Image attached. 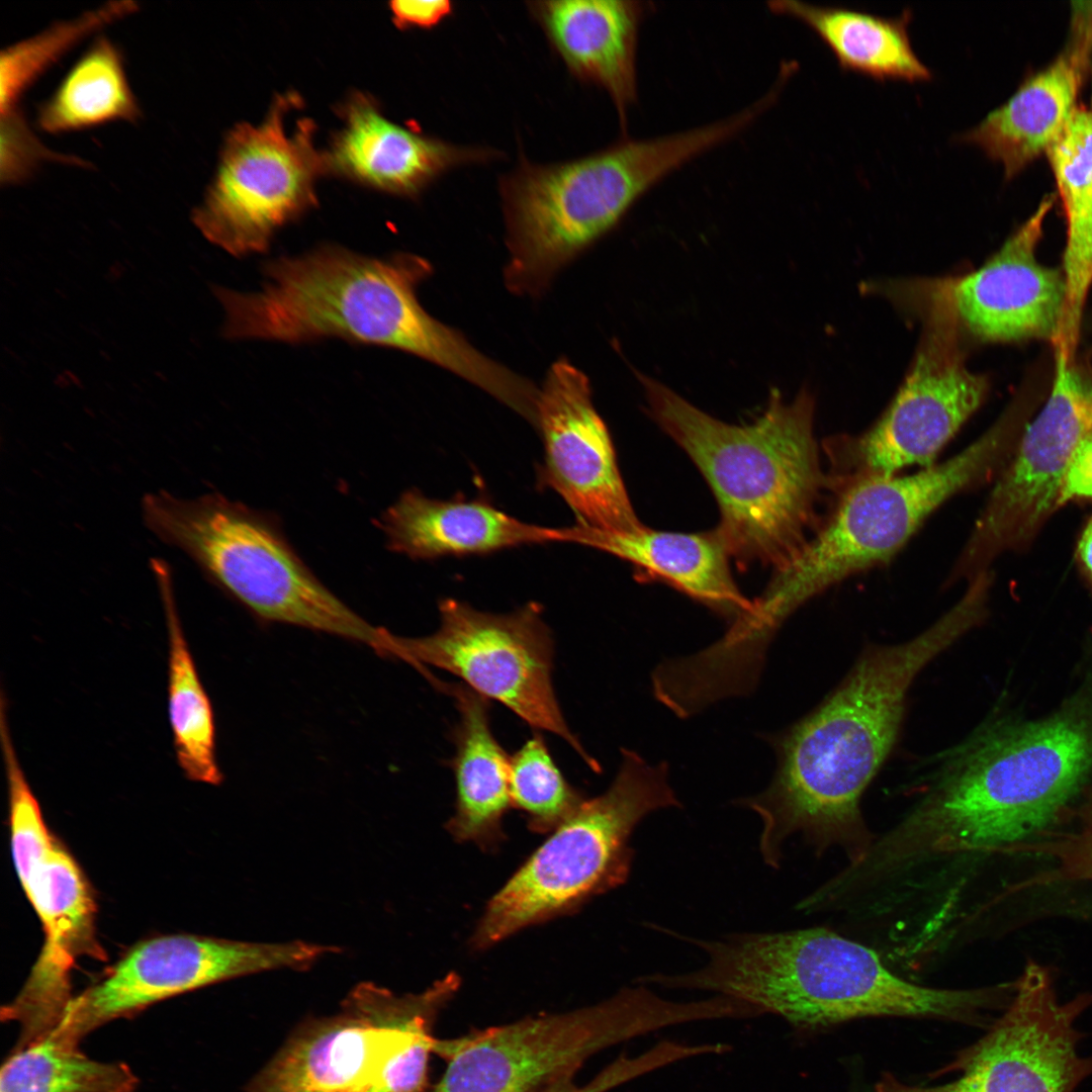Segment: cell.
<instances>
[{"label": "cell", "instance_id": "6da1fadb", "mask_svg": "<svg viewBox=\"0 0 1092 1092\" xmlns=\"http://www.w3.org/2000/svg\"><path fill=\"white\" fill-rule=\"evenodd\" d=\"M989 590L971 582L914 638L868 647L818 707L767 737L777 754L774 778L736 802L761 820L759 851L767 866L779 868L785 842L797 834L816 852L841 848L849 862L867 852L874 838L860 798L897 739L907 692L932 659L985 621Z\"/></svg>", "mask_w": 1092, "mask_h": 1092}, {"label": "cell", "instance_id": "7a4b0ae2", "mask_svg": "<svg viewBox=\"0 0 1092 1092\" xmlns=\"http://www.w3.org/2000/svg\"><path fill=\"white\" fill-rule=\"evenodd\" d=\"M1076 671L1051 712L996 709L935 757L915 807L933 852L963 866L1008 853L1092 797V631Z\"/></svg>", "mask_w": 1092, "mask_h": 1092}, {"label": "cell", "instance_id": "3957f363", "mask_svg": "<svg viewBox=\"0 0 1092 1092\" xmlns=\"http://www.w3.org/2000/svg\"><path fill=\"white\" fill-rule=\"evenodd\" d=\"M262 271L266 280L258 291L213 288L224 309L225 338L289 344L338 338L423 358L508 406L525 392L523 377L480 353L421 305L417 287L432 266L418 255L377 258L323 245L300 256L269 260Z\"/></svg>", "mask_w": 1092, "mask_h": 1092}, {"label": "cell", "instance_id": "277c9868", "mask_svg": "<svg viewBox=\"0 0 1092 1092\" xmlns=\"http://www.w3.org/2000/svg\"><path fill=\"white\" fill-rule=\"evenodd\" d=\"M648 412L689 455L720 512L716 531L731 559L788 568L822 525L832 495L814 435V399L790 401L772 390L753 422L732 425L699 410L664 384L637 373Z\"/></svg>", "mask_w": 1092, "mask_h": 1092}, {"label": "cell", "instance_id": "5b68a950", "mask_svg": "<svg viewBox=\"0 0 1092 1092\" xmlns=\"http://www.w3.org/2000/svg\"><path fill=\"white\" fill-rule=\"evenodd\" d=\"M706 953L705 965L658 973L656 986L728 996L798 1028L863 1017H930L980 1021L998 989H937L893 973L873 948L826 927L682 937Z\"/></svg>", "mask_w": 1092, "mask_h": 1092}, {"label": "cell", "instance_id": "8992f818", "mask_svg": "<svg viewBox=\"0 0 1092 1092\" xmlns=\"http://www.w3.org/2000/svg\"><path fill=\"white\" fill-rule=\"evenodd\" d=\"M747 128L742 114L647 140L624 139L551 165L521 161L500 180L509 260L505 281L521 295L544 291L578 254L613 229L663 178Z\"/></svg>", "mask_w": 1092, "mask_h": 1092}, {"label": "cell", "instance_id": "52a82bcc", "mask_svg": "<svg viewBox=\"0 0 1092 1092\" xmlns=\"http://www.w3.org/2000/svg\"><path fill=\"white\" fill-rule=\"evenodd\" d=\"M1024 426V417L1008 407L975 442L941 463L909 475L864 479L841 490L801 555L753 600L745 618L750 633L772 641L806 602L888 563L944 502L996 479Z\"/></svg>", "mask_w": 1092, "mask_h": 1092}, {"label": "cell", "instance_id": "ba28073f", "mask_svg": "<svg viewBox=\"0 0 1092 1092\" xmlns=\"http://www.w3.org/2000/svg\"><path fill=\"white\" fill-rule=\"evenodd\" d=\"M146 525L183 550L258 618L330 633L386 654L388 631L336 597L305 565L274 517L218 493L182 499L148 494Z\"/></svg>", "mask_w": 1092, "mask_h": 1092}, {"label": "cell", "instance_id": "9c48e42d", "mask_svg": "<svg viewBox=\"0 0 1092 1092\" xmlns=\"http://www.w3.org/2000/svg\"><path fill=\"white\" fill-rule=\"evenodd\" d=\"M610 787L575 812L518 869L488 902L472 936L486 948L515 932L565 914L623 884L631 871V835L650 813L679 807L668 764L621 749Z\"/></svg>", "mask_w": 1092, "mask_h": 1092}, {"label": "cell", "instance_id": "30bf717a", "mask_svg": "<svg viewBox=\"0 0 1092 1092\" xmlns=\"http://www.w3.org/2000/svg\"><path fill=\"white\" fill-rule=\"evenodd\" d=\"M635 984L575 1010L436 1037L446 1068L426 1092H542L608 1048L684 1023L679 1001Z\"/></svg>", "mask_w": 1092, "mask_h": 1092}, {"label": "cell", "instance_id": "8fae6325", "mask_svg": "<svg viewBox=\"0 0 1092 1092\" xmlns=\"http://www.w3.org/2000/svg\"><path fill=\"white\" fill-rule=\"evenodd\" d=\"M913 299L923 307L924 327L910 369L877 422L858 435L827 438L821 447L831 493L858 481L926 468L984 402L988 381L964 360L962 334L938 292Z\"/></svg>", "mask_w": 1092, "mask_h": 1092}, {"label": "cell", "instance_id": "7c38bea8", "mask_svg": "<svg viewBox=\"0 0 1092 1092\" xmlns=\"http://www.w3.org/2000/svg\"><path fill=\"white\" fill-rule=\"evenodd\" d=\"M458 989L452 975L411 994L360 983L336 1014L300 1022L243 1092H365L395 1062L433 1046Z\"/></svg>", "mask_w": 1092, "mask_h": 1092}, {"label": "cell", "instance_id": "4fadbf2b", "mask_svg": "<svg viewBox=\"0 0 1092 1092\" xmlns=\"http://www.w3.org/2000/svg\"><path fill=\"white\" fill-rule=\"evenodd\" d=\"M301 105L294 92L277 95L259 124L237 123L222 143L215 173L192 219L212 244L236 257L262 254L283 226L318 204L315 184L330 174L314 145L310 118L286 125Z\"/></svg>", "mask_w": 1092, "mask_h": 1092}, {"label": "cell", "instance_id": "5bb4252c", "mask_svg": "<svg viewBox=\"0 0 1092 1092\" xmlns=\"http://www.w3.org/2000/svg\"><path fill=\"white\" fill-rule=\"evenodd\" d=\"M439 612L440 626L431 635L408 638L390 633L388 656L418 670L429 664L457 675L533 728L561 737L598 768L570 731L554 693L553 639L540 606L530 603L512 613L492 614L445 599Z\"/></svg>", "mask_w": 1092, "mask_h": 1092}, {"label": "cell", "instance_id": "9a60e30c", "mask_svg": "<svg viewBox=\"0 0 1092 1092\" xmlns=\"http://www.w3.org/2000/svg\"><path fill=\"white\" fill-rule=\"evenodd\" d=\"M1092 433V375L1057 351L1051 392L1023 429L961 551L947 582L993 572L1008 552L1026 550L1060 509L1061 485L1079 443Z\"/></svg>", "mask_w": 1092, "mask_h": 1092}, {"label": "cell", "instance_id": "2e32d148", "mask_svg": "<svg viewBox=\"0 0 1092 1092\" xmlns=\"http://www.w3.org/2000/svg\"><path fill=\"white\" fill-rule=\"evenodd\" d=\"M338 947L301 940L250 942L167 934L132 945L69 1003L57 1037L79 1045L95 1028L165 999L239 977L279 969L307 970Z\"/></svg>", "mask_w": 1092, "mask_h": 1092}, {"label": "cell", "instance_id": "e0dca14e", "mask_svg": "<svg viewBox=\"0 0 1092 1092\" xmlns=\"http://www.w3.org/2000/svg\"><path fill=\"white\" fill-rule=\"evenodd\" d=\"M1092 994L1061 1002L1051 970L1029 961L1013 982L1003 1014L952 1069L962 1074L934 1087L910 1086L885 1076L876 1092H1074L1092 1075V1057H1082L1079 1016Z\"/></svg>", "mask_w": 1092, "mask_h": 1092}, {"label": "cell", "instance_id": "ac0fdd59", "mask_svg": "<svg viewBox=\"0 0 1092 1092\" xmlns=\"http://www.w3.org/2000/svg\"><path fill=\"white\" fill-rule=\"evenodd\" d=\"M22 889L34 909L44 941L17 996L1 1018L20 1026V1044L52 1032L71 1002V972L82 957L104 960L97 939V905L76 859L54 835L42 849L15 863Z\"/></svg>", "mask_w": 1092, "mask_h": 1092}, {"label": "cell", "instance_id": "d6986e66", "mask_svg": "<svg viewBox=\"0 0 1092 1092\" xmlns=\"http://www.w3.org/2000/svg\"><path fill=\"white\" fill-rule=\"evenodd\" d=\"M544 445L540 478L570 507L578 525L635 531L638 519L619 470L608 427L596 411L587 377L568 360L553 363L536 405Z\"/></svg>", "mask_w": 1092, "mask_h": 1092}, {"label": "cell", "instance_id": "ffe728a7", "mask_svg": "<svg viewBox=\"0 0 1092 1092\" xmlns=\"http://www.w3.org/2000/svg\"><path fill=\"white\" fill-rule=\"evenodd\" d=\"M1056 201L1046 195L1035 211L979 269L935 279L960 332L987 343L1050 340L1064 343L1068 289L1062 269L1040 264L1036 249Z\"/></svg>", "mask_w": 1092, "mask_h": 1092}, {"label": "cell", "instance_id": "44dd1931", "mask_svg": "<svg viewBox=\"0 0 1092 1092\" xmlns=\"http://www.w3.org/2000/svg\"><path fill=\"white\" fill-rule=\"evenodd\" d=\"M338 113L343 126L326 150L330 174L396 196L418 197L454 168L499 156L490 149L460 147L394 123L363 92H353Z\"/></svg>", "mask_w": 1092, "mask_h": 1092}, {"label": "cell", "instance_id": "7402d4cb", "mask_svg": "<svg viewBox=\"0 0 1092 1092\" xmlns=\"http://www.w3.org/2000/svg\"><path fill=\"white\" fill-rule=\"evenodd\" d=\"M1092 62V2L1073 7L1069 41L1003 104L957 136L999 162L1012 178L1057 139L1075 108Z\"/></svg>", "mask_w": 1092, "mask_h": 1092}, {"label": "cell", "instance_id": "603a6c76", "mask_svg": "<svg viewBox=\"0 0 1092 1092\" xmlns=\"http://www.w3.org/2000/svg\"><path fill=\"white\" fill-rule=\"evenodd\" d=\"M552 49L577 79L604 89L625 130L636 103L640 26L652 7L630 0H552L527 3Z\"/></svg>", "mask_w": 1092, "mask_h": 1092}, {"label": "cell", "instance_id": "cb8c5ba5", "mask_svg": "<svg viewBox=\"0 0 1092 1092\" xmlns=\"http://www.w3.org/2000/svg\"><path fill=\"white\" fill-rule=\"evenodd\" d=\"M389 550L413 559L488 554L549 542H572V529L525 523L490 503L437 499L404 491L375 522Z\"/></svg>", "mask_w": 1092, "mask_h": 1092}, {"label": "cell", "instance_id": "d4e9b609", "mask_svg": "<svg viewBox=\"0 0 1092 1092\" xmlns=\"http://www.w3.org/2000/svg\"><path fill=\"white\" fill-rule=\"evenodd\" d=\"M574 543L630 562L638 570V580L665 582L731 622L751 610L752 601L735 583L731 557L716 529L676 533L642 526L609 532L576 525Z\"/></svg>", "mask_w": 1092, "mask_h": 1092}, {"label": "cell", "instance_id": "484cf974", "mask_svg": "<svg viewBox=\"0 0 1092 1092\" xmlns=\"http://www.w3.org/2000/svg\"><path fill=\"white\" fill-rule=\"evenodd\" d=\"M451 696L459 715L450 760L456 783L455 813L447 827L460 841L492 846L502 835V820L511 806L510 755L495 739L489 722V700L465 684L429 678Z\"/></svg>", "mask_w": 1092, "mask_h": 1092}, {"label": "cell", "instance_id": "4316f807", "mask_svg": "<svg viewBox=\"0 0 1092 1092\" xmlns=\"http://www.w3.org/2000/svg\"><path fill=\"white\" fill-rule=\"evenodd\" d=\"M776 14L794 17L814 30L839 66L877 80L925 82L932 71L919 59L909 36L912 11L882 16L844 6L814 5L796 0L767 3Z\"/></svg>", "mask_w": 1092, "mask_h": 1092}, {"label": "cell", "instance_id": "83f0119b", "mask_svg": "<svg viewBox=\"0 0 1092 1092\" xmlns=\"http://www.w3.org/2000/svg\"><path fill=\"white\" fill-rule=\"evenodd\" d=\"M1046 155L1066 218L1062 270L1068 301L1064 342L1073 349L1092 286V108H1075Z\"/></svg>", "mask_w": 1092, "mask_h": 1092}, {"label": "cell", "instance_id": "f1b7e54d", "mask_svg": "<svg viewBox=\"0 0 1092 1092\" xmlns=\"http://www.w3.org/2000/svg\"><path fill=\"white\" fill-rule=\"evenodd\" d=\"M162 593L169 635V719L178 764L189 780L218 785L222 775L215 758V727L210 701L177 614L169 570L153 563Z\"/></svg>", "mask_w": 1092, "mask_h": 1092}, {"label": "cell", "instance_id": "f546056e", "mask_svg": "<svg viewBox=\"0 0 1092 1092\" xmlns=\"http://www.w3.org/2000/svg\"><path fill=\"white\" fill-rule=\"evenodd\" d=\"M141 115L120 50L100 36L38 107L36 124L46 132L63 133L113 121L135 122Z\"/></svg>", "mask_w": 1092, "mask_h": 1092}, {"label": "cell", "instance_id": "4dcf8cb0", "mask_svg": "<svg viewBox=\"0 0 1092 1092\" xmlns=\"http://www.w3.org/2000/svg\"><path fill=\"white\" fill-rule=\"evenodd\" d=\"M136 1086L125 1064L90 1059L52 1033L17 1048L0 1074V1092H135Z\"/></svg>", "mask_w": 1092, "mask_h": 1092}, {"label": "cell", "instance_id": "1f68e13d", "mask_svg": "<svg viewBox=\"0 0 1092 1092\" xmlns=\"http://www.w3.org/2000/svg\"><path fill=\"white\" fill-rule=\"evenodd\" d=\"M138 9L139 4L130 0L111 1L74 19L51 25L46 30L2 50L1 114L18 109L24 92L81 40Z\"/></svg>", "mask_w": 1092, "mask_h": 1092}, {"label": "cell", "instance_id": "d6a6232c", "mask_svg": "<svg viewBox=\"0 0 1092 1092\" xmlns=\"http://www.w3.org/2000/svg\"><path fill=\"white\" fill-rule=\"evenodd\" d=\"M509 788L511 805L538 832L553 831L585 799L565 780L537 732L510 755Z\"/></svg>", "mask_w": 1092, "mask_h": 1092}, {"label": "cell", "instance_id": "836d02e7", "mask_svg": "<svg viewBox=\"0 0 1092 1092\" xmlns=\"http://www.w3.org/2000/svg\"><path fill=\"white\" fill-rule=\"evenodd\" d=\"M0 180L12 186L28 180L48 162L89 167L72 155L57 153L46 147L34 134L20 109L1 114Z\"/></svg>", "mask_w": 1092, "mask_h": 1092}, {"label": "cell", "instance_id": "e575fe53", "mask_svg": "<svg viewBox=\"0 0 1092 1092\" xmlns=\"http://www.w3.org/2000/svg\"><path fill=\"white\" fill-rule=\"evenodd\" d=\"M677 1060L676 1046L669 1040H662L638 1056L622 1055L583 1086L576 1085L571 1077L542 1092H608L644 1074L676 1063Z\"/></svg>", "mask_w": 1092, "mask_h": 1092}, {"label": "cell", "instance_id": "d590c367", "mask_svg": "<svg viewBox=\"0 0 1092 1092\" xmlns=\"http://www.w3.org/2000/svg\"><path fill=\"white\" fill-rule=\"evenodd\" d=\"M1072 502L1092 503V433L1079 443L1063 476L1059 507Z\"/></svg>", "mask_w": 1092, "mask_h": 1092}, {"label": "cell", "instance_id": "8d00e7d4", "mask_svg": "<svg viewBox=\"0 0 1092 1092\" xmlns=\"http://www.w3.org/2000/svg\"><path fill=\"white\" fill-rule=\"evenodd\" d=\"M388 5L393 23L401 29L435 27L454 11L449 0H395Z\"/></svg>", "mask_w": 1092, "mask_h": 1092}, {"label": "cell", "instance_id": "74e56055", "mask_svg": "<svg viewBox=\"0 0 1092 1092\" xmlns=\"http://www.w3.org/2000/svg\"><path fill=\"white\" fill-rule=\"evenodd\" d=\"M1075 560L1092 596V516L1083 526L1076 543Z\"/></svg>", "mask_w": 1092, "mask_h": 1092}]
</instances>
